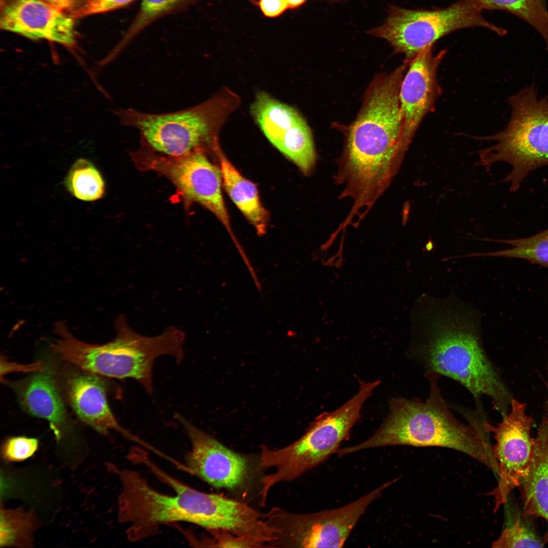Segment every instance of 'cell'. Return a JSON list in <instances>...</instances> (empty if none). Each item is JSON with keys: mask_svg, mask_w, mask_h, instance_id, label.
Returning a JSON list of instances; mask_svg holds the SVG:
<instances>
[{"mask_svg": "<svg viewBox=\"0 0 548 548\" xmlns=\"http://www.w3.org/2000/svg\"><path fill=\"white\" fill-rule=\"evenodd\" d=\"M483 10H503L520 18L540 34L548 51V12L541 0H472Z\"/></svg>", "mask_w": 548, "mask_h": 548, "instance_id": "obj_22", "label": "cell"}, {"mask_svg": "<svg viewBox=\"0 0 548 548\" xmlns=\"http://www.w3.org/2000/svg\"><path fill=\"white\" fill-rule=\"evenodd\" d=\"M73 18L45 0H13L4 6L0 24L28 38L72 46L76 41Z\"/></svg>", "mask_w": 548, "mask_h": 548, "instance_id": "obj_16", "label": "cell"}, {"mask_svg": "<svg viewBox=\"0 0 548 548\" xmlns=\"http://www.w3.org/2000/svg\"><path fill=\"white\" fill-rule=\"evenodd\" d=\"M510 120L504 130L477 139L495 142L478 152L480 165L489 171L495 162H505L511 170L503 182L516 191L534 169L548 164V97L539 99L531 86L508 99Z\"/></svg>", "mask_w": 548, "mask_h": 548, "instance_id": "obj_7", "label": "cell"}, {"mask_svg": "<svg viewBox=\"0 0 548 548\" xmlns=\"http://www.w3.org/2000/svg\"><path fill=\"white\" fill-rule=\"evenodd\" d=\"M0 513L1 547H32L33 534L39 525L33 512L1 506Z\"/></svg>", "mask_w": 548, "mask_h": 548, "instance_id": "obj_21", "label": "cell"}, {"mask_svg": "<svg viewBox=\"0 0 548 548\" xmlns=\"http://www.w3.org/2000/svg\"><path fill=\"white\" fill-rule=\"evenodd\" d=\"M307 0H286L288 9H297L303 5Z\"/></svg>", "mask_w": 548, "mask_h": 548, "instance_id": "obj_32", "label": "cell"}, {"mask_svg": "<svg viewBox=\"0 0 548 548\" xmlns=\"http://www.w3.org/2000/svg\"><path fill=\"white\" fill-rule=\"evenodd\" d=\"M541 1L543 3H544V2L545 1V0H541Z\"/></svg>", "mask_w": 548, "mask_h": 548, "instance_id": "obj_34", "label": "cell"}, {"mask_svg": "<svg viewBox=\"0 0 548 548\" xmlns=\"http://www.w3.org/2000/svg\"><path fill=\"white\" fill-rule=\"evenodd\" d=\"M82 370L70 373L63 384L66 399L78 417L102 434L115 430L130 440L145 444L117 421L108 403L106 384L98 375Z\"/></svg>", "mask_w": 548, "mask_h": 548, "instance_id": "obj_17", "label": "cell"}, {"mask_svg": "<svg viewBox=\"0 0 548 548\" xmlns=\"http://www.w3.org/2000/svg\"><path fill=\"white\" fill-rule=\"evenodd\" d=\"M197 1L142 0L137 15L114 49V52L118 54L141 31L158 19L182 10Z\"/></svg>", "mask_w": 548, "mask_h": 548, "instance_id": "obj_24", "label": "cell"}, {"mask_svg": "<svg viewBox=\"0 0 548 548\" xmlns=\"http://www.w3.org/2000/svg\"><path fill=\"white\" fill-rule=\"evenodd\" d=\"M381 382L380 380L370 382L359 380V390L353 397L337 409L319 415L296 441L278 450L262 446L261 467L275 469L262 479L260 495L262 499L266 500L276 485L293 481L336 453L358 420L363 404Z\"/></svg>", "mask_w": 548, "mask_h": 548, "instance_id": "obj_6", "label": "cell"}, {"mask_svg": "<svg viewBox=\"0 0 548 548\" xmlns=\"http://www.w3.org/2000/svg\"><path fill=\"white\" fill-rule=\"evenodd\" d=\"M65 185L74 196L84 201L97 200L105 192L101 174L92 163L84 159L74 163L66 178Z\"/></svg>", "mask_w": 548, "mask_h": 548, "instance_id": "obj_25", "label": "cell"}, {"mask_svg": "<svg viewBox=\"0 0 548 548\" xmlns=\"http://www.w3.org/2000/svg\"><path fill=\"white\" fill-rule=\"evenodd\" d=\"M508 244V249L484 253H473L467 257L488 256L527 260L548 268V228L529 237L513 239H483Z\"/></svg>", "mask_w": 548, "mask_h": 548, "instance_id": "obj_23", "label": "cell"}, {"mask_svg": "<svg viewBox=\"0 0 548 548\" xmlns=\"http://www.w3.org/2000/svg\"><path fill=\"white\" fill-rule=\"evenodd\" d=\"M236 102L235 95L222 91L198 105L177 112L149 114L127 109L116 114L123 125L139 130L151 148L177 157L202 149L205 144L214 148L218 130Z\"/></svg>", "mask_w": 548, "mask_h": 548, "instance_id": "obj_8", "label": "cell"}, {"mask_svg": "<svg viewBox=\"0 0 548 548\" xmlns=\"http://www.w3.org/2000/svg\"><path fill=\"white\" fill-rule=\"evenodd\" d=\"M155 169L168 177L188 199L212 212L230 230V222L222 194L220 169L212 164L202 149L185 155L155 158Z\"/></svg>", "mask_w": 548, "mask_h": 548, "instance_id": "obj_14", "label": "cell"}, {"mask_svg": "<svg viewBox=\"0 0 548 548\" xmlns=\"http://www.w3.org/2000/svg\"><path fill=\"white\" fill-rule=\"evenodd\" d=\"M502 417L495 427L487 420L485 423L496 441L493 451L498 467V484L488 493L494 499V512L520 486L529 467L534 447L531 436L533 418L526 414L525 403L513 398L508 412Z\"/></svg>", "mask_w": 548, "mask_h": 548, "instance_id": "obj_11", "label": "cell"}, {"mask_svg": "<svg viewBox=\"0 0 548 548\" xmlns=\"http://www.w3.org/2000/svg\"><path fill=\"white\" fill-rule=\"evenodd\" d=\"M328 1H336V0H328Z\"/></svg>", "mask_w": 548, "mask_h": 548, "instance_id": "obj_35", "label": "cell"}, {"mask_svg": "<svg viewBox=\"0 0 548 548\" xmlns=\"http://www.w3.org/2000/svg\"><path fill=\"white\" fill-rule=\"evenodd\" d=\"M114 326L116 335L112 340L95 345L78 339L60 322L54 328L55 336L50 347L62 359L82 370L108 378L133 379L152 394L155 361L169 355L180 363L184 354V333L171 326L156 336H144L132 329L123 315L117 318Z\"/></svg>", "mask_w": 548, "mask_h": 548, "instance_id": "obj_5", "label": "cell"}, {"mask_svg": "<svg viewBox=\"0 0 548 548\" xmlns=\"http://www.w3.org/2000/svg\"><path fill=\"white\" fill-rule=\"evenodd\" d=\"M543 541L519 519L505 528L492 543L493 547H543Z\"/></svg>", "mask_w": 548, "mask_h": 548, "instance_id": "obj_26", "label": "cell"}, {"mask_svg": "<svg viewBox=\"0 0 548 548\" xmlns=\"http://www.w3.org/2000/svg\"><path fill=\"white\" fill-rule=\"evenodd\" d=\"M222 183L228 195L260 235L265 234L268 214L262 206L254 184L244 178L217 147Z\"/></svg>", "mask_w": 548, "mask_h": 548, "instance_id": "obj_20", "label": "cell"}, {"mask_svg": "<svg viewBox=\"0 0 548 548\" xmlns=\"http://www.w3.org/2000/svg\"><path fill=\"white\" fill-rule=\"evenodd\" d=\"M55 7L63 11L74 7L81 0H45Z\"/></svg>", "mask_w": 548, "mask_h": 548, "instance_id": "obj_31", "label": "cell"}, {"mask_svg": "<svg viewBox=\"0 0 548 548\" xmlns=\"http://www.w3.org/2000/svg\"><path fill=\"white\" fill-rule=\"evenodd\" d=\"M397 478L386 482L341 507L297 514L273 507L263 514L265 521L277 529V538L268 547H341L368 506Z\"/></svg>", "mask_w": 548, "mask_h": 548, "instance_id": "obj_10", "label": "cell"}, {"mask_svg": "<svg viewBox=\"0 0 548 548\" xmlns=\"http://www.w3.org/2000/svg\"><path fill=\"white\" fill-rule=\"evenodd\" d=\"M17 393L24 409L48 421L58 437L66 424L67 413L51 372L44 369L37 371L20 382Z\"/></svg>", "mask_w": 548, "mask_h": 548, "instance_id": "obj_18", "label": "cell"}, {"mask_svg": "<svg viewBox=\"0 0 548 548\" xmlns=\"http://www.w3.org/2000/svg\"><path fill=\"white\" fill-rule=\"evenodd\" d=\"M430 390L425 401L395 397L389 403L388 415L378 430L365 441L340 448V456L367 449L406 445L439 447L453 449L473 458L493 470L498 467L483 409L463 414L466 425L452 414L444 400L436 375H429Z\"/></svg>", "mask_w": 548, "mask_h": 548, "instance_id": "obj_4", "label": "cell"}, {"mask_svg": "<svg viewBox=\"0 0 548 548\" xmlns=\"http://www.w3.org/2000/svg\"><path fill=\"white\" fill-rule=\"evenodd\" d=\"M409 62L370 85L350 127L335 180L340 198L352 200L350 214L364 216L389 186L408 148L402 140L399 91Z\"/></svg>", "mask_w": 548, "mask_h": 548, "instance_id": "obj_1", "label": "cell"}, {"mask_svg": "<svg viewBox=\"0 0 548 548\" xmlns=\"http://www.w3.org/2000/svg\"><path fill=\"white\" fill-rule=\"evenodd\" d=\"M546 417H547V418L548 419V407H547V409L546 410Z\"/></svg>", "mask_w": 548, "mask_h": 548, "instance_id": "obj_33", "label": "cell"}, {"mask_svg": "<svg viewBox=\"0 0 548 548\" xmlns=\"http://www.w3.org/2000/svg\"><path fill=\"white\" fill-rule=\"evenodd\" d=\"M253 3L265 16L269 18L277 17L288 9L286 0H256Z\"/></svg>", "mask_w": 548, "mask_h": 548, "instance_id": "obj_30", "label": "cell"}, {"mask_svg": "<svg viewBox=\"0 0 548 548\" xmlns=\"http://www.w3.org/2000/svg\"><path fill=\"white\" fill-rule=\"evenodd\" d=\"M134 0H87L77 9L73 14L74 18L107 12L126 6Z\"/></svg>", "mask_w": 548, "mask_h": 548, "instance_id": "obj_29", "label": "cell"}, {"mask_svg": "<svg viewBox=\"0 0 548 548\" xmlns=\"http://www.w3.org/2000/svg\"><path fill=\"white\" fill-rule=\"evenodd\" d=\"M176 418L191 444L186 458L187 469L215 488L233 491L245 489L263 468L259 458L256 460L230 450L179 414Z\"/></svg>", "mask_w": 548, "mask_h": 548, "instance_id": "obj_12", "label": "cell"}, {"mask_svg": "<svg viewBox=\"0 0 548 548\" xmlns=\"http://www.w3.org/2000/svg\"><path fill=\"white\" fill-rule=\"evenodd\" d=\"M446 53V50H442L434 55L433 46H430L419 52L409 63L399 91L402 140L407 148L424 117L434 110L441 93L437 73Z\"/></svg>", "mask_w": 548, "mask_h": 548, "instance_id": "obj_15", "label": "cell"}, {"mask_svg": "<svg viewBox=\"0 0 548 548\" xmlns=\"http://www.w3.org/2000/svg\"><path fill=\"white\" fill-rule=\"evenodd\" d=\"M212 538L204 540L201 544L205 546L216 547H266L265 545L253 539L238 536L224 530L209 531Z\"/></svg>", "mask_w": 548, "mask_h": 548, "instance_id": "obj_28", "label": "cell"}, {"mask_svg": "<svg viewBox=\"0 0 548 548\" xmlns=\"http://www.w3.org/2000/svg\"><path fill=\"white\" fill-rule=\"evenodd\" d=\"M483 10L472 0H458L433 10H409L390 5L385 22L367 32L387 41L396 53L410 61L423 49L455 30L481 27L500 36L506 30L487 20Z\"/></svg>", "mask_w": 548, "mask_h": 548, "instance_id": "obj_9", "label": "cell"}, {"mask_svg": "<svg viewBox=\"0 0 548 548\" xmlns=\"http://www.w3.org/2000/svg\"><path fill=\"white\" fill-rule=\"evenodd\" d=\"M414 355L428 375L446 376L461 384L476 402L490 397L502 417L513 397L482 342L480 316L454 297L418 301Z\"/></svg>", "mask_w": 548, "mask_h": 548, "instance_id": "obj_2", "label": "cell"}, {"mask_svg": "<svg viewBox=\"0 0 548 548\" xmlns=\"http://www.w3.org/2000/svg\"><path fill=\"white\" fill-rule=\"evenodd\" d=\"M251 112L273 146L309 175L316 162L314 145L309 127L297 111L261 91L256 94Z\"/></svg>", "mask_w": 548, "mask_h": 548, "instance_id": "obj_13", "label": "cell"}, {"mask_svg": "<svg viewBox=\"0 0 548 548\" xmlns=\"http://www.w3.org/2000/svg\"><path fill=\"white\" fill-rule=\"evenodd\" d=\"M143 456L139 453L136 459L170 486L175 494L160 493L138 472L111 465L110 470L118 476L122 485L118 520L126 524L130 541L154 535L160 525L175 522L194 524L208 531L226 530L238 535L248 531L253 519L251 507L234 499L194 489L167 474L146 456Z\"/></svg>", "mask_w": 548, "mask_h": 548, "instance_id": "obj_3", "label": "cell"}, {"mask_svg": "<svg viewBox=\"0 0 548 548\" xmlns=\"http://www.w3.org/2000/svg\"><path fill=\"white\" fill-rule=\"evenodd\" d=\"M525 515L540 517L548 524V419L542 418L529 467L520 486Z\"/></svg>", "mask_w": 548, "mask_h": 548, "instance_id": "obj_19", "label": "cell"}, {"mask_svg": "<svg viewBox=\"0 0 548 548\" xmlns=\"http://www.w3.org/2000/svg\"><path fill=\"white\" fill-rule=\"evenodd\" d=\"M39 441L36 438L15 436L8 438L1 448V455L7 462H19L25 460L37 452Z\"/></svg>", "mask_w": 548, "mask_h": 548, "instance_id": "obj_27", "label": "cell"}]
</instances>
